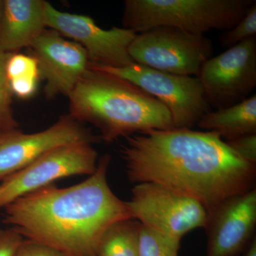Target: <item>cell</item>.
I'll return each mask as SVG.
<instances>
[{
  "mask_svg": "<svg viewBox=\"0 0 256 256\" xmlns=\"http://www.w3.org/2000/svg\"><path fill=\"white\" fill-rule=\"evenodd\" d=\"M120 153L131 182L158 184L207 212L256 188V164L212 131L149 130L126 137Z\"/></svg>",
  "mask_w": 256,
  "mask_h": 256,
  "instance_id": "cell-1",
  "label": "cell"
},
{
  "mask_svg": "<svg viewBox=\"0 0 256 256\" xmlns=\"http://www.w3.org/2000/svg\"><path fill=\"white\" fill-rule=\"evenodd\" d=\"M110 162V156H104L95 172L77 184H50L18 197L3 208V223L24 240L65 256H97L106 230L132 218L127 202L116 196L108 182Z\"/></svg>",
  "mask_w": 256,
  "mask_h": 256,
  "instance_id": "cell-2",
  "label": "cell"
},
{
  "mask_svg": "<svg viewBox=\"0 0 256 256\" xmlns=\"http://www.w3.org/2000/svg\"><path fill=\"white\" fill-rule=\"evenodd\" d=\"M69 116L114 142L149 130L174 128L169 109L132 82L90 64L68 96Z\"/></svg>",
  "mask_w": 256,
  "mask_h": 256,
  "instance_id": "cell-3",
  "label": "cell"
},
{
  "mask_svg": "<svg viewBox=\"0 0 256 256\" xmlns=\"http://www.w3.org/2000/svg\"><path fill=\"white\" fill-rule=\"evenodd\" d=\"M255 0H126L122 24L136 33L169 26L204 35L212 30L228 31Z\"/></svg>",
  "mask_w": 256,
  "mask_h": 256,
  "instance_id": "cell-4",
  "label": "cell"
},
{
  "mask_svg": "<svg viewBox=\"0 0 256 256\" xmlns=\"http://www.w3.org/2000/svg\"><path fill=\"white\" fill-rule=\"evenodd\" d=\"M128 52L140 65L165 73L197 77L202 66L212 57L214 46L204 35L159 26L138 34Z\"/></svg>",
  "mask_w": 256,
  "mask_h": 256,
  "instance_id": "cell-5",
  "label": "cell"
},
{
  "mask_svg": "<svg viewBox=\"0 0 256 256\" xmlns=\"http://www.w3.org/2000/svg\"><path fill=\"white\" fill-rule=\"evenodd\" d=\"M127 204L133 220L180 244L184 236L204 228L206 222L207 210L200 202L158 184H137Z\"/></svg>",
  "mask_w": 256,
  "mask_h": 256,
  "instance_id": "cell-6",
  "label": "cell"
},
{
  "mask_svg": "<svg viewBox=\"0 0 256 256\" xmlns=\"http://www.w3.org/2000/svg\"><path fill=\"white\" fill-rule=\"evenodd\" d=\"M89 64L132 82L156 98L169 109L174 128L191 129L210 110L201 82L196 76L165 73L136 63L122 68Z\"/></svg>",
  "mask_w": 256,
  "mask_h": 256,
  "instance_id": "cell-7",
  "label": "cell"
},
{
  "mask_svg": "<svg viewBox=\"0 0 256 256\" xmlns=\"http://www.w3.org/2000/svg\"><path fill=\"white\" fill-rule=\"evenodd\" d=\"M98 163V152L92 143H78L52 150L2 181L0 210L18 197L60 178L90 176L95 172Z\"/></svg>",
  "mask_w": 256,
  "mask_h": 256,
  "instance_id": "cell-8",
  "label": "cell"
},
{
  "mask_svg": "<svg viewBox=\"0 0 256 256\" xmlns=\"http://www.w3.org/2000/svg\"><path fill=\"white\" fill-rule=\"evenodd\" d=\"M197 78L210 106L216 108L229 107L248 98L256 86V36L210 57Z\"/></svg>",
  "mask_w": 256,
  "mask_h": 256,
  "instance_id": "cell-9",
  "label": "cell"
},
{
  "mask_svg": "<svg viewBox=\"0 0 256 256\" xmlns=\"http://www.w3.org/2000/svg\"><path fill=\"white\" fill-rule=\"evenodd\" d=\"M46 28L68 37L86 52L89 63L110 68H122L134 64L128 50L138 34L124 28L104 30L92 18L70 14L46 6Z\"/></svg>",
  "mask_w": 256,
  "mask_h": 256,
  "instance_id": "cell-10",
  "label": "cell"
},
{
  "mask_svg": "<svg viewBox=\"0 0 256 256\" xmlns=\"http://www.w3.org/2000/svg\"><path fill=\"white\" fill-rule=\"evenodd\" d=\"M96 140L89 130L69 114L40 132L26 134L18 130L0 144V181L56 148L78 143L92 144Z\"/></svg>",
  "mask_w": 256,
  "mask_h": 256,
  "instance_id": "cell-11",
  "label": "cell"
},
{
  "mask_svg": "<svg viewBox=\"0 0 256 256\" xmlns=\"http://www.w3.org/2000/svg\"><path fill=\"white\" fill-rule=\"evenodd\" d=\"M30 48L38 64L40 77L45 80L46 97H68L88 67L85 50L50 28L42 32Z\"/></svg>",
  "mask_w": 256,
  "mask_h": 256,
  "instance_id": "cell-12",
  "label": "cell"
},
{
  "mask_svg": "<svg viewBox=\"0 0 256 256\" xmlns=\"http://www.w3.org/2000/svg\"><path fill=\"white\" fill-rule=\"evenodd\" d=\"M256 226V190L235 195L207 212L206 256H239Z\"/></svg>",
  "mask_w": 256,
  "mask_h": 256,
  "instance_id": "cell-13",
  "label": "cell"
},
{
  "mask_svg": "<svg viewBox=\"0 0 256 256\" xmlns=\"http://www.w3.org/2000/svg\"><path fill=\"white\" fill-rule=\"evenodd\" d=\"M43 0H4L0 26V50L16 53L30 47L46 28Z\"/></svg>",
  "mask_w": 256,
  "mask_h": 256,
  "instance_id": "cell-14",
  "label": "cell"
},
{
  "mask_svg": "<svg viewBox=\"0 0 256 256\" xmlns=\"http://www.w3.org/2000/svg\"><path fill=\"white\" fill-rule=\"evenodd\" d=\"M196 124L206 131L216 132L225 142L256 134V94L235 105L208 111Z\"/></svg>",
  "mask_w": 256,
  "mask_h": 256,
  "instance_id": "cell-15",
  "label": "cell"
},
{
  "mask_svg": "<svg viewBox=\"0 0 256 256\" xmlns=\"http://www.w3.org/2000/svg\"><path fill=\"white\" fill-rule=\"evenodd\" d=\"M140 228L133 218L114 224L101 238L97 256H138Z\"/></svg>",
  "mask_w": 256,
  "mask_h": 256,
  "instance_id": "cell-16",
  "label": "cell"
},
{
  "mask_svg": "<svg viewBox=\"0 0 256 256\" xmlns=\"http://www.w3.org/2000/svg\"><path fill=\"white\" fill-rule=\"evenodd\" d=\"M6 72L12 94L22 99L34 95L40 74L33 56L12 54L6 62Z\"/></svg>",
  "mask_w": 256,
  "mask_h": 256,
  "instance_id": "cell-17",
  "label": "cell"
},
{
  "mask_svg": "<svg viewBox=\"0 0 256 256\" xmlns=\"http://www.w3.org/2000/svg\"><path fill=\"white\" fill-rule=\"evenodd\" d=\"M180 245L140 225L138 256H178Z\"/></svg>",
  "mask_w": 256,
  "mask_h": 256,
  "instance_id": "cell-18",
  "label": "cell"
},
{
  "mask_svg": "<svg viewBox=\"0 0 256 256\" xmlns=\"http://www.w3.org/2000/svg\"><path fill=\"white\" fill-rule=\"evenodd\" d=\"M256 36V3L252 5L246 14L233 28L220 36L222 46L229 48Z\"/></svg>",
  "mask_w": 256,
  "mask_h": 256,
  "instance_id": "cell-19",
  "label": "cell"
},
{
  "mask_svg": "<svg viewBox=\"0 0 256 256\" xmlns=\"http://www.w3.org/2000/svg\"><path fill=\"white\" fill-rule=\"evenodd\" d=\"M11 53L0 50V124L18 127L12 110V94L6 66Z\"/></svg>",
  "mask_w": 256,
  "mask_h": 256,
  "instance_id": "cell-20",
  "label": "cell"
},
{
  "mask_svg": "<svg viewBox=\"0 0 256 256\" xmlns=\"http://www.w3.org/2000/svg\"><path fill=\"white\" fill-rule=\"evenodd\" d=\"M226 142L242 159L256 164V134H247Z\"/></svg>",
  "mask_w": 256,
  "mask_h": 256,
  "instance_id": "cell-21",
  "label": "cell"
},
{
  "mask_svg": "<svg viewBox=\"0 0 256 256\" xmlns=\"http://www.w3.org/2000/svg\"><path fill=\"white\" fill-rule=\"evenodd\" d=\"M23 240L12 228L0 229V256H16Z\"/></svg>",
  "mask_w": 256,
  "mask_h": 256,
  "instance_id": "cell-22",
  "label": "cell"
},
{
  "mask_svg": "<svg viewBox=\"0 0 256 256\" xmlns=\"http://www.w3.org/2000/svg\"><path fill=\"white\" fill-rule=\"evenodd\" d=\"M18 256H65L52 248L24 240L18 250Z\"/></svg>",
  "mask_w": 256,
  "mask_h": 256,
  "instance_id": "cell-23",
  "label": "cell"
},
{
  "mask_svg": "<svg viewBox=\"0 0 256 256\" xmlns=\"http://www.w3.org/2000/svg\"><path fill=\"white\" fill-rule=\"evenodd\" d=\"M18 130H20L18 127H12L0 124V144Z\"/></svg>",
  "mask_w": 256,
  "mask_h": 256,
  "instance_id": "cell-24",
  "label": "cell"
},
{
  "mask_svg": "<svg viewBox=\"0 0 256 256\" xmlns=\"http://www.w3.org/2000/svg\"><path fill=\"white\" fill-rule=\"evenodd\" d=\"M245 256H256V240L254 238V240L250 242V245L248 247L247 252H246Z\"/></svg>",
  "mask_w": 256,
  "mask_h": 256,
  "instance_id": "cell-25",
  "label": "cell"
},
{
  "mask_svg": "<svg viewBox=\"0 0 256 256\" xmlns=\"http://www.w3.org/2000/svg\"><path fill=\"white\" fill-rule=\"evenodd\" d=\"M3 13V1L0 0V26H1L2 18Z\"/></svg>",
  "mask_w": 256,
  "mask_h": 256,
  "instance_id": "cell-26",
  "label": "cell"
},
{
  "mask_svg": "<svg viewBox=\"0 0 256 256\" xmlns=\"http://www.w3.org/2000/svg\"><path fill=\"white\" fill-rule=\"evenodd\" d=\"M16 256H18V252H16Z\"/></svg>",
  "mask_w": 256,
  "mask_h": 256,
  "instance_id": "cell-27",
  "label": "cell"
}]
</instances>
